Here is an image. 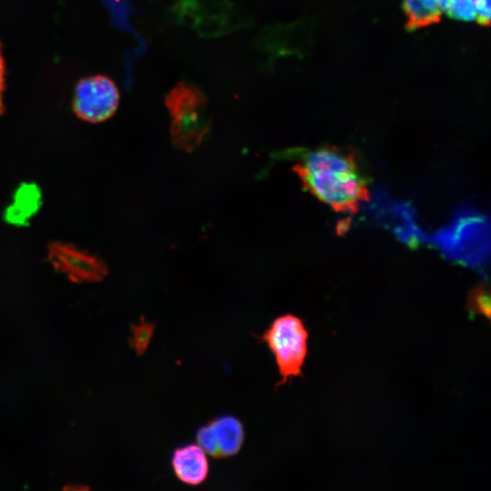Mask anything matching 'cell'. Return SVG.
Listing matches in <instances>:
<instances>
[{
    "label": "cell",
    "instance_id": "cell-11",
    "mask_svg": "<svg viewBox=\"0 0 491 491\" xmlns=\"http://www.w3.org/2000/svg\"><path fill=\"white\" fill-rule=\"evenodd\" d=\"M403 8L406 15V28L414 31L438 23L441 13L433 11L418 0H404Z\"/></svg>",
    "mask_w": 491,
    "mask_h": 491
},
{
    "label": "cell",
    "instance_id": "cell-4",
    "mask_svg": "<svg viewBox=\"0 0 491 491\" xmlns=\"http://www.w3.org/2000/svg\"><path fill=\"white\" fill-rule=\"evenodd\" d=\"M165 103L171 116L174 144L185 150L198 146L211 124L205 95L194 85L180 81L166 95Z\"/></svg>",
    "mask_w": 491,
    "mask_h": 491
},
{
    "label": "cell",
    "instance_id": "cell-14",
    "mask_svg": "<svg viewBox=\"0 0 491 491\" xmlns=\"http://www.w3.org/2000/svg\"><path fill=\"white\" fill-rule=\"evenodd\" d=\"M446 12L449 17L454 19L466 22L475 19V11L471 0H450Z\"/></svg>",
    "mask_w": 491,
    "mask_h": 491
},
{
    "label": "cell",
    "instance_id": "cell-10",
    "mask_svg": "<svg viewBox=\"0 0 491 491\" xmlns=\"http://www.w3.org/2000/svg\"><path fill=\"white\" fill-rule=\"evenodd\" d=\"M40 200L41 194L35 185H22L15 192L14 202L5 213L6 221L15 225H25L38 210Z\"/></svg>",
    "mask_w": 491,
    "mask_h": 491
},
{
    "label": "cell",
    "instance_id": "cell-5",
    "mask_svg": "<svg viewBox=\"0 0 491 491\" xmlns=\"http://www.w3.org/2000/svg\"><path fill=\"white\" fill-rule=\"evenodd\" d=\"M119 100V90L115 82L98 75L83 78L76 84L72 107L78 118L100 123L115 113Z\"/></svg>",
    "mask_w": 491,
    "mask_h": 491
},
{
    "label": "cell",
    "instance_id": "cell-6",
    "mask_svg": "<svg viewBox=\"0 0 491 491\" xmlns=\"http://www.w3.org/2000/svg\"><path fill=\"white\" fill-rule=\"evenodd\" d=\"M368 207V213L376 223L390 230L409 247L416 248L426 239L410 204L396 201L380 189L376 192Z\"/></svg>",
    "mask_w": 491,
    "mask_h": 491
},
{
    "label": "cell",
    "instance_id": "cell-2",
    "mask_svg": "<svg viewBox=\"0 0 491 491\" xmlns=\"http://www.w3.org/2000/svg\"><path fill=\"white\" fill-rule=\"evenodd\" d=\"M449 260L477 270L485 277L490 256V222L485 214L462 207L431 239Z\"/></svg>",
    "mask_w": 491,
    "mask_h": 491
},
{
    "label": "cell",
    "instance_id": "cell-3",
    "mask_svg": "<svg viewBox=\"0 0 491 491\" xmlns=\"http://www.w3.org/2000/svg\"><path fill=\"white\" fill-rule=\"evenodd\" d=\"M272 353L280 380L276 388L293 378L303 376V367L308 356L309 332L304 321L293 314L276 317L257 336Z\"/></svg>",
    "mask_w": 491,
    "mask_h": 491
},
{
    "label": "cell",
    "instance_id": "cell-7",
    "mask_svg": "<svg viewBox=\"0 0 491 491\" xmlns=\"http://www.w3.org/2000/svg\"><path fill=\"white\" fill-rule=\"evenodd\" d=\"M245 426L232 415H223L201 426L195 434L196 444L211 457L220 459L236 456L245 442Z\"/></svg>",
    "mask_w": 491,
    "mask_h": 491
},
{
    "label": "cell",
    "instance_id": "cell-15",
    "mask_svg": "<svg viewBox=\"0 0 491 491\" xmlns=\"http://www.w3.org/2000/svg\"><path fill=\"white\" fill-rule=\"evenodd\" d=\"M475 11V19L484 26L490 24V0H471Z\"/></svg>",
    "mask_w": 491,
    "mask_h": 491
},
{
    "label": "cell",
    "instance_id": "cell-13",
    "mask_svg": "<svg viewBox=\"0 0 491 491\" xmlns=\"http://www.w3.org/2000/svg\"><path fill=\"white\" fill-rule=\"evenodd\" d=\"M469 316H484L490 320V292L484 284L473 288L467 297Z\"/></svg>",
    "mask_w": 491,
    "mask_h": 491
},
{
    "label": "cell",
    "instance_id": "cell-16",
    "mask_svg": "<svg viewBox=\"0 0 491 491\" xmlns=\"http://www.w3.org/2000/svg\"><path fill=\"white\" fill-rule=\"evenodd\" d=\"M5 85V60H4L3 52H2V45L0 44V116L5 112V105H4Z\"/></svg>",
    "mask_w": 491,
    "mask_h": 491
},
{
    "label": "cell",
    "instance_id": "cell-12",
    "mask_svg": "<svg viewBox=\"0 0 491 491\" xmlns=\"http://www.w3.org/2000/svg\"><path fill=\"white\" fill-rule=\"evenodd\" d=\"M155 329V325L146 322L144 316H141L138 324L131 325L132 336L129 337L128 342L138 356H143L147 350Z\"/></svg>",
    "mask_w": 491,
    "mask_h": 491
},
{
    "label": "cell",
    "instance_id": "cell-17",
    "mask_svg": "<svg viewBox=\"0 0 491 491\" xmlns=\"http://www.w3.org/2000/svg\"><path fill=\"white\" fill-rule=\"evenodd\" d=\"M429 9L442 13L438 8L437 0H418Z\"/></svg>",
    "mask_w": 491,
    "mask_h": 491
},
{
    "label": "cell",
    "instance_id": "cell-9",
    "mask_svg": "<svg viewBox=\"0 0 491 491\" xmlns=\"http://www.w3.org/2000/svg\"><path fill=\"white\" fill-rule=\"evenodd\" d=\"M171 466L175 477L181 483L191 486L205 483L210 470L206 453L194 443L177 446L173 450Z\"/></svg>",
    "mask_w": 491,
    "mask_h": 491
},
{
    "label": "cell",
    "instance_id": "cell-1",
    "mask_svg": "<svg viewBox=\"0 0 491 491\" xmlns=\"http://www.w3.org/2000/svg\"><path fill=\"white\" fill-rule=\"evenodd\" d=\"M304 187L339 213H356L370 200L367 178L352 152L323 146L300 156L294 166Z\"/></svg>",
    "mask_w": 491,
    "mask_h": 491
},
{
    "label": "cell",
    "instance_id": "cell-18",
    "mask_svg": "<svg viewBox=\"0 0 491 491\" xmlns=\"http://www.w3.org/2000/svg\"><path fill=\"white\" fill-rule=\"evenodd\" d=\"M65 489H67V490H73V489L74 490H75V489L76 490H78V489L85 490V489H88V487H85V486H68L65 487Z\"/></svg>",
    "mask_w": 491,
    "mask_h": 491
},
{
    "label": "cell",
    "instance_id": "cell-8",
    "mask_svg": "<svg viewBox=\"0 0 491 491\" xmlns=\"http://www.w3.org/2000/svg\"><path fill=\"white\" fill-rule=\"evenodd\" d=\"M48 258L56 270L75 283L100 281L107 273L100 259L69 244L50 245Z\"/></svg>",
    "mask_w": 491,
    "mask_h": 491
}]
</instances>
